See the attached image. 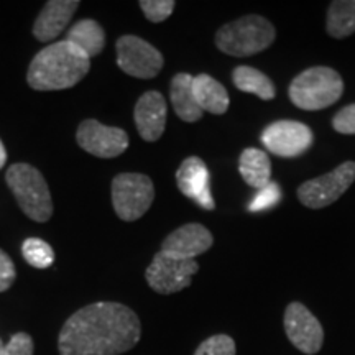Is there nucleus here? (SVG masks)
I'll return each mask as SVG.
<instances>
[{"mask_svg":"<svg viewBox=\"0 0 355 355\" xmlns=\"http://www.w3.org/2000/svg\"><path fill=\"white\" fill-rule=\"evenodd\" d=\"M7 162V152H6V146H3L2 141H0V168L6 165Z\"/></svg>","mask_w":355,"mask_h":355,"instance_id":"30","label":"nucleus"},{"mask_svg":"<svg viewBox=\"0 0 355 355\" xmlns=\"http://www.w3.org/2000/svg\"><path fill=\"white\" fill-rule=\"evenodd\" d=\"M277 30L260 15H245L220 26L216 33V46L229 56L245 58L270 48Z\"/></svg>","mask_w":355,"mask_h":355,"instance_id":"4","label":"nucleus"},{"mask_svg":"<svg viewBox=\"0 0 355 355\" xmlns=\"http://www.w3.org/2000/svg\"><path fill=\"white\" fill-rule=\"evenodd\" d=\"M33 350L35 345L32 336L19 332V334L12 336V339L3 347L2 355H33Z\"/></svg>","mask_w":355,"mask_h":355,"instance_id":"28","label":"nucleus"},{"mask_svg":"<svg viewBox=\"0 0 355 355\" xmlns=\"http://www.w3.org/2000/svg\"><path fill=\"white\" fill-rule=\"evenodd\" d=\"M3 347H6V345H3L2 339H0V355H2V352H3Z\"/></svg>","mask_w":355,"mask_h":355,"instance_id":"31","label":"nucleus"},{"mask_svg":"<svg viewBox=\"0 0 355 355\" xmlns=\"http://www.w3.org/2000/svg\"><path fill=\"white\" fill-rule=\"evenodd\" d=\"M7 184L30 219L46 222L53 214L51 193L42 173L26 163H15L7 171Z\"/></svg>","mask_w":355,"mask_h":355,"instance_id":"5","label":"nucleus"},{"mask_svg":"<svg viewBox=\"0 0 355 355\" xmlns=\"http://www.w3.org/2000/svg\"><path fill=\"white\" fill-rule=\"evenodd\" d=\"M355 181V162H344L326 175L313 178L300 184V202L309 209H322L331 206L347 191Z\"/></svg>","mask_w":355,"mask_h":355,"instance_id":"7","label":"nucleus"},{"mask_svg":"<svg viewBox=\"0 0 355 355\" xmlns=\"http://www.w3.org/2000/svg\"><path fill=\"white\" fill-rule=\"evenodd\" d=\"M232 81L239 91L254 94L261 101H272L277 96L272 79L252 66H237L232 73Z\"/></svg>","mask_w":355,"mask_h":355,"instance_id":"21","label":"nucleus"},{"mask_svg":"<svg viewBox=\"0 0 355 355\" xmlns=\"http://www.w3.org/2000/svg\"><path fill=\"white\" fill-rule=\"evenodd\" d=\"M89 68L91 60L64 40L43 48L33 58L26 81L35 91H61L76 86Z\"/></svg>","mask_w":355,"mask_h":355,"instance_id":"2","label":"nucleus"},{"mask_svg":"<svg viewBox=\"0 0 355 355\" xmlns=\"http://www.w3.org/2000/svg\"><path fill=\"white\" fill-rule=\"evenodd\" d=\"M196 260H183L159 250L145 270L148 286L159 295H173L191 286V279L198 273Z\"/></svg>","mask_w":355,"mask_h":355,"instance_id":"8","label":"nucleus"},{"mask_svg":"<svg viewBox=\"0 0 355 355\" xmlns=\"http://www.w3.org/2000/svg\"><path fill=\"white\" fill-rule=\"evenodd\" d=\"M76 0H51L44 3V8L33 25V35L38 42H51L66 28L71 17L78 10Z\"/></svg>","mask_w":355,"mask_h":355,"instance_id":"16","label":"nucleus"},{"mask_svg":"<svg viewBox=\"0 0 355 355\" xmlns=\"http://www.w3.org/2000/svg\"><path fill=\"white\" fill-rule=\"evenodd\" d=\"M239 171L243 181L254 189H263L272 183V162L266 152L245 148L239 158Z\"/></svg>","mask_w":355,"mask_h":355,"instance_id":"19","label":"nucleus"},{"mask_svg":"<svg viewBox=\"0 0 355 355\" xmlns=\"http://www.w3.org/2000/svg\"><path fill=\"white\" fill-rule=\"evenodd\" d=\"M193 92L202 112H211L214 115L227 112L230 104L227 89L209 74L194 76Z\"/></svg>","mask_w":355,"mask_h":355,"instance_id":"18","label":"nucleus"},{"mask_svg":"<svg viewBox=\"0 0 355 355\" xmlns=\"http://www.w3.org/2000/svg\"><path fill=\"white\" fill-rule=\"evenodd\" d=\"M332 128L343 135H355V102L336 112L332 117Z\"/></svg>","mask_w":355,"mask_h":355,"instance_id":"27","label":"nucleus"},{"mask_svg":"<svg viewBox=\"0 0 355 355\" xmlns=\"http://www.w3.org/2000/svg\"><path fill=\"white\" fill-rule=\"evenodd\" d=\"M283 326L290 343L303 354L314 355L322 349L324 329L321 322L300 301H293L286 306Z\"/></svg>","mask_w":355,"mask_h":355,"instance_id":"11","label":"nucleus"},{"mask_svg":"<svg viewBox=\"0 0 355 355\" xmlns=\"http://www.w3.org/2000/svg\"><path fill=\"white\" fill-rule=\"evenodd\" d=\"M76 140L84 152L99 158H115L128 148V135L125 130L119 127L102 125L94 119L81 122Z\"/></svg>","mask_w":355,"mask_h":355,"instance_id":"12","label":"nucleus"},{"mask_svg":"<svg viewBox=\"0 0 355 355\" xmlns=\"http://www.w3.org/2000/svg\"><path fill=\"white\" fill-rule=\"evenodd\" d=\"M166 99L162 92L148 91L137 101L135 119L137 130L145 141H157L162 139L166 127Z\"/></svg>","mask_w":355,"mask_h":355,"instance_id":"15","label":"nucleus"},{"mask_svg":"<svg viewBox=\"0 0 355 355\" xmlns=\"http://www.w3.org/2000/svg\"><path fill=\"white\" fill-rule=\"evenodd\" d=\"M178 189L206 211H214L216 204L211 193V175L207 165L199 157H189L176 171Z\"/></svg>","mask_w":355,"mask_h":355,"instance_id":"13","label":"nucleus"},{"mask_svg":"<svg viewBox=\"0 0 355 355\" xmlns=\"http://www.w3.org/2000/svg\"><path fill=\"white\" fill-rule=\"evenodd\" d=\"M344 94V81L336 69L314 66L300 73L288 87L293 104L306 112L331 107Z\"/></svg>","mask_w":355,"mask_h":355,"instance_id":"3","label":"nucleus"},{"mask_svg":"<svg viewBox=\"0 0 355 355\" xmlns=\"http://www.w3.org/2000/svg\"><path fill=\"white\" fill-rule=\"evenodd\" d=\"M279 198H282L279 186L272 181V183H270L268 186H265L263 189H260L259 194L252 199V202L248 204V211L260 212V211L270 209V207H273L275 204H278Z\"/></svg>","mask_w":355,"mask_h":355,"instance_id":"26","label":"nucleus"},{"mask_svg":"<svg viewBox=\"0 0 355 355\" xmlns=\"http://www.w3.org/2000/svg\"><path fill=\"white\" fill-rule=\"evenodd\" d=\"M15 282V265L6 252L0 250V293L7 291Z\"/></svg>","mask_w":355,"mask_h":355,"instance_id":"29","label":"nucleus"},{"mask_svg":"<svg viewBox=\"0 0 355 355\" xmlns=\"http://www.w3.org/2000/svg\"><path fill=\"white\" fill-rule=\"evenodd\" d=\"M237 349H235L234 339L227 334H217L207 337L202 340L201 345L196 349L194 355H235Z\"/></svg>","mask_w":355,"mask_h":355,"instance_id":"24","label":"nucleus"},{"mask_svg":"<svg viewBox=\"0 0 355 355\" xmlns=\"http://www.w3.org/2000/svg\"><path fill=\"white\" fill-rule=\"evenodd\" d=\"M214 243L211 230L202 224H184L168 235L162 243V252L183 260H196L198 255L207 252Z\"/></svg>","mask_w":355,"mask_h":355,"instance_id":"14","label":"nucleus"},{"mask_svg":"<svg viewBox=\"0 0 355 355\" xmlns=\"http://www.w3.org/2000/svg\"><path fill=\"white\" fill-rule=\"evenodd\" d=\"M261 144L268 152L282 158H296L314 144V133L303 122L278 121L261 132Z\"/></svg>","mask_w":355,"mask_h":355,"instance_id":"10","label":"nucleus"},{"mask_svg":"<svg viewBox=\"0 0 355 355\" xmlns=\"http://www.w3.org/2000/svg\"><path fill=\"white\" fill-rule=\"evenodd\" d=\"M21 254H24L25 260L30 265L40 270L50 268L53 261H55V250H53L50 243L37 237L26 239L24 245H21Z\"/></svg>","mask_w":355,"mask_h":355,"instance_id":"23","label":"nucleus"},{"mask_svg":"<svg viewBox=\"0 0 355 355\" xmlns=\"http://www.w3.org/2000/svg\"><path fill=\"white\" fill-rule=\"evenodd\" d=\"M141 324L135 311L112 301L84 306L61 327L60 355H121L135 347Z\"/></svg>","mask_w":355,"mask_h":355,"instance_id":"1","label":"nucleus"},{"mask_svg":"<svg viewBox=\"0 0 355 355\" xmlns=\"http://www.w3.org/2000/svg\"><path fill=\"white\" fill-rule=\"evenodd\" d=\"M155 199L153 181L140 173H122L112 181V204L117 217L133 222L144 217Z\"/></svg>","mask_w":355,"mask_h":355,"instance_id":"6","label":"nucleus"},{"mask_svg":"<svg viewBox=\"0 0 355 355\" xmlns=\"http://www.w3.org/2000/svg\"><path fill=\"white\" fill-rule=\"evenodd\" d=\"M117 64L128 76L152 79L162 71L165 58L144 38L123 35L117 40Z\"/></svg>","mask_w":355,"mask_h":355,"instance_id":"9","label":"nucleus"},{"mask_svg":"<svg viewBox=\"0 0 355 355\" xmlns=\"http://www.w3.org/2000/svg\"><path fill=\"white\" fill-rule=\"evenodd\" d=\"M326 30L329 37L343 40L355 33V0H334L327 10Z\"/></svg>","mask_w":355,"mask_h":355,"instance_id":"22","label":"nucleus"},{"mask_svg":"<svg viewBox=\"0 0 355 355\" xmlns=\"http://www.w3.org/2000/svg\"><path fill=\"white\" fill-rule=\"evenodd\" d=\"M66 42L74 44L79 51H83L84 55L91 60L92 56H97L102 50H104L105 33L96 20L86 19L78 21V24L69 30Z\"/></svg>","mask_w":355,"mask_h":355,"instance_id":"20","label":"nucleus"},{"mask_svg":"<svg viewBox=\"0 0 355 355\" xmlns=\"http://www.w3.org/2000/svg\"><path fill=\"white\" fill-rule=\"evenodd\" d=\"M139 6L150 21L162 24L171 15L176 3L173 0H141Z\"/></svg>","mask_w":355,"mask_h":355,"instance_id":"25","label":"nucleus"},{"mask_svg":"<svg viewBox=\"0 0 355 355\" xmlns=\"http://www.w3.org/2000/svg\"><path fill=\"white\" fill-rule=\"evenodd\" d=\"M193 81L194 76L188 73H178L171 79L170 84V97L173 109L181 121L193 123L201 121L202 110L198 105L196 97L193 92Z\"/></svg>","mask_w":355,"mask_h":355,"instance_id":"17","label":"nucleus"}]
</instances>
